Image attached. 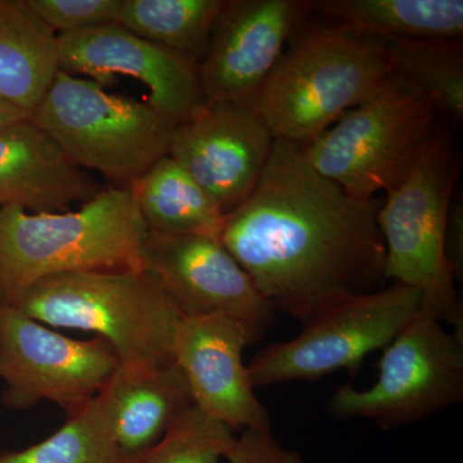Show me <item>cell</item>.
Masks as SVG:
<instances>
[{
  "instance_id": "6da1fadb",
  "label": "cell",
  "mask_w": 463,
  "mask_h": 463,
  "mask_svg": "<svg viewBox=\"0 0 463 463\" xmlns=\"http://www.w3.org/2000/svg\"><path fill=\"white\" fill-rule=\"evenodd\" d=\"M379 200H358L303 149L276 141L248 199L225 215L221 241L274 313L304 323L383 288Z\"/></svg>"
},
{
  "instance_id": "7a4b0ae2",
  "label": "cell",
  "mask_w": 463,
  "mask_h": 463,
  "mask_svg": "<svg viewBox=\"0 0 463 463\" xmlns=\"http://www.w3.org/2000/svg\"><path fill=\"white\" fill-rule=\"evenodd\" d=\"M148 230L129 187L103 188L79 210L0 209V306L17 303L45 277L94 270H141Z\"/></svg>"
},
{
  "instance_id": "3957f363",
  "label": "cell",
  "mask_w": 463,
  "mask_h": 463,
  "mask_svg": "<svg viewBox=\"0 0 463 463\" xmlns=\"http://www.w3.org/2000/svg\"><path fill=\"white\" fill-rule=\"evenodd\" d=\"M14 307L54 328L93 332L124 368L172 364L182 315L145 270L61 273L33 283Z\"/></svg>"
},
{
  "instance_id": "277c9868",
  "label": "cell",
  "mask_w": 463,
  "mask_h": 463,
  "mask_svg": "<svg viewBox=\"0 0 463 463\" xmlns=\"http://www.w3.org/2000/svg\"><path fill=\"white\" fill-rule=\"evenodd\" d=\"M392 74L376 39L318 27L282 54L255 109L274 139L304 147Z\"/></svg>"
},
{
  "instance_id": "5b68a950",
  "label": "cell",
  "mask_w": 463,
  "mask_h": 463,
  "mask_svg": "<svg viewBox=\"0 0 463 463\" xmlns=\"http://www.w3.org/2000/svg\"><path fill=\"white\" fill-rule=\"evenodd\" d=\"M437 106L390 74L364 102L303 149L322 175L358 200L398 187L438 132Z\"/></svg>"
},
{
  "instance_id": "8992f818",
  "label": "cell",
  "mask_w": 463,
  "mask_h": 463,
  "mask_svg": "<svg viewBox=\"0 0 463 463\" xmlns=\"http://www.w3.org/2000/svg\"><path fill=\"white\" fill-rule=\"evenodd\" d=\"M459 174L458 152L438 130L407 178L386 192L379 227L385 245V279L419 289L421 307L462 325L447 258V228Z\"/></svg>"
},
{
  "instance_id": "52a82bcc",
  "label": "cell",
  "mask_w": 463,
  "mask_h": 463,
  "mask_svg": "<svg viewBox=\"0 0 463 463\" xmlns=\"http://www.w3.org/2000/svg\"><path fill=\"white\" fill-rule=\"evenodd\" d=\"M32 120L76 165L129 187L169 151L174 130L147 102L116 96L102 85L58 71Z\"/></svg>"
},
{
  "instance_id": "ba28073f",
  "label": "cell",
  "mask_w": 463,
  "mask_h": 463,
  "mask_svg": "<svg viewBox=\"0 0 463 463\" xmlns=\"http://www.w3.org/2000/svg\"><path fill=\"white\" fill-rule=\"evenodd\" d=\"M462 401V337L444 330L439 317L421 307L385 347L376 383L364 390L340 386L328 401V411L336 419L370 420L383 430H392Z\"/></svg>"
},
{
  "instance_id": "9c48e42d",
  "label": "cell",
  "mask_w": 463,
  "mask_h": 463,
  "mask_svg": "<svg viewBox=\"0 0 463 463\" xmlns=\"http://www.w3.org/2000/svg\"><path fill=\"white\" fill-rule=\"evenodd\" d=\"M419 289L392 283L341 301L304 323L294 339L270 344L248 364L257 390L291 381H316L361 367L368 354L385 349L421 309Z\"/></svg>"
},
{
  "instance_id": "30bf717a",
  "label": "cell",
  "mask_w": 463,
  "mask_h": 463,
  "mask_svg": "<svg viewBox=\"0 0 463 463\" xmlns=\"http://www.w3.org/2000/svg\"><path fill=\"white\" fill-rule=\"evenodd\" d=\"M118 367V356L102 337L71 339L16 307L0 306L2 402L9 410L48 401L71 416L99 395Z\"/></svg>"
},
{
  "instance_id": "8fae6325",
  "label": "cell",
  "mask_w": 463,
  "mask_h": 463,
  "mask_svg": "<svg viewBox=\"0 0 463 463\" xmlns=\"http://www.w3.org/2000/svg\"><path fill=\"white\" fill-rule=\"evenodd\" d=\"M141 264L182 317H232L249 328L255 343L274 325L276 313L215 237L148 231Z\"/></svg>"
},
{
  "instance_id": "7c38bea8",
  "label": "cell",
  "mask_w": 463,
  "mask_h": 463,
  "mask_svg": "<svg viewBox=\"0 0 463 463\" xmlns=\"http://www.w3.org/2000/svg\"><path fill=\"white\" fill-rule=\"evenodd\" d=\"M303 0H224L197 69L207 102L254 106L286 42L312 14Z\"/></svg>"
},
{
  "instance_id": "4fadbf2b",
  "label": "cell",
  "mask_w": 463,
  "mask_h": 463,
  "mask_svg": "<svg viewBox=\"0 0 463 463\" xmlns=\"http://www.w3.org/2000/svg\"><path fill=\"white\" fill-rule=\"evenodd\" d=\"M58 66L103 88L130 76L149 90L147 103L174 125L184 123L206 99L197 63L146 41L118 24L57 35Z\"/></svg>"
},
{
  "instance_id": "5bb4252c",
  "label": "cell",
  "mask_w": 463,
  "mask_h": 463,
  "mask_svg": "<svg viewBox=\"0 0 463 463\" xmlns=\"http://www.w3.org/2000/svg\"><path fill=\"white\" fill-rule=\"evenodd\" d=\"M274 143L254 106L206 100L196 114L174 127L167 156L227 215L254 191Z\"/></svg>"
},
{
  "instance_id": "9a60e30c",
  "label": "cell",
  "mask_w": 463,
  "mask_h": 463,
  "mask_svg": "<svg viewBox=\"0 0 463 463\" xmlns=\"http://www.w3.org/2000/svg\"><path fill=\"white\" fill-rule=\"evenodd\" d=\"M252 343L243 323L223 315L182 317L174 335L173 361L194 405L234 431L272 430L243 362V350Z\"/></svg>"
},
{
  "instance_id": "2e32d148",
  "label": "cell",
  "mask_w": 463,
  "mask_h": 463,
  "mask_svg": "<svg viewBox=\"0 0 463 463\" xmlns=\"http://www.w3.org/2000/svg\"><path fill=\"white\" fill-rule=\"evenodd\" d=\"M103 190L32 118L0 129V209L63 213Z\"/></svg>"
},
{
  "instance_id": "e0dca14e",
  "label": "cell",
  "mask_w": 463,
  "mask_h": 463,
  "mask_svg": "<svg viewBox=\"0 0 463 463\" xmlns=\"http://www.w3.org/2000/svg\"><path fill=\"white\" fill-rule=\"evenodd\" d=\"M97 399L127 463L151 449L194 404L175 364L138 370L118 365Z\"/></svg>"
},
{
  "instance_id": "ac0fdd59",
  "label": "cell",
  "mask_w": 463,
  "mask_h": 463,
  "mask_svg": "<svg viewBox=\"0 0 463 463\" xmlns=\"http://www.w3.org/2000/svg\"><path fill=\"white\" fill-rule=\"evenodd\" d=\"M58 71L56 33L25 0H0V103L32 115Z\"/></svg>"
},
{
  "instance_id": "d6986e66",
  "label": "cell",
  "mask_w": 463,
  "mask_h": 463,
  "mask_svg": "<svg viewBox=\"0 0 463 463\" xmlns=\"http://www.w3.org/2000/svg\"><path fill=\"white\" fill-rule=\"evenodd\" d=\"M330 27L377 39L459 41L462 0H322L312 12Z\"/></svg>"
},
{
  "instance_id": "ffe728a7",
  "label": "cell",
  "mask_w": 463,
  "mask_h": 463,
  "mask_svg": "<svg viewBox=\"0 0 463 463\" xmlns=\"http://www.w3.org/2000/svg\"><path fill=\"white\" fill-rule=\"evenodd\" d=\"M129 188L149 232L221 240L225 221L221 205L167 155Z\"/></svg>"
},
{
  "instance_id": "44dd1931",
  "label": "cell",
  "mask_w": 463,
  "mask_h": 463,
  "mask_svg": "<svg viewBox=\"0 0 463 463\" xmlns=\"http://www.w3.org/2000/svg\"><path fill=\"white\" fill-rule=\"evenodd\" d=\"M224 0H121L118 25L201 62Z\"/></svg>"
},
{
  "instance_id": "7402d4cb",
  "label": "cell",
  "mask_w": 463,
  "mask_h": 463,
  "mask_svg": "<svg viewBox=\"0 0 463 463\" xmlns=\"http://www.w3.org/2000/svg\"><path fill=\"white\" fill-rule=\"evenodd\" d=\"M379 42L392 74L401 76L425 94L439 112L462 120L461 43L438 39H381Z\"/></svg>"
},
{
  "instance_id": "603a6c76",
  "label": "cell",
  "mask_w": 463,
  "mask_h": 463,
  "mask_svg": "<svg viewBox=\"0 0 463 463\" xmlns=\"http://www.w3.org/2000/svg\"><path fill=\"white\" fill-rule=\"evenodd\" d=\"M0 463H127L121 455L99 399L67 417L41 443L0 455Z\"/></svg>"
},
{
  "instance_id": "cb8c5ba5",
  "label": "cell",
  "mask_w": 463,
  "mask_h": 463,
  "mask_svg": "<svg viewBox=\"0 0 463 463\" xmlns=\"http://www.w3.org/2000/svg\"><path fill=\"white\" fill-rule=\"evenodd\" d=\"M236 439L230 426L194 404L160 441L130 463H221Z\"/></svg>"
},
{
  "instance_id": "d4e9b609",
  "label": "cell",
  "mask_w": 463,
  "mask_h": 463,
  "mask_svg": "<svg viewBox=\"0 0 463 463\" xmlns=\"http://www.w3.org/2000/svg\"><path fill=\"white\" fill-rule=\"evenodd\" d=\"M56 35L83 32L118 23L121 0H25Z\"/></svg>"
},
{
  "instance_id": "484cf974",
  "label": "cell",
  "mask_w": 463,
  "mask_h": 463,
  "mask_svg": "<svg viewBox=\"0 0 463 463\" xmlns=\"http://www.w3.org/2000/svg\"><path fill=\"white\" fill-rule=\"evenodd\" d=\"M230 463H306L298 450L283 447L272 430H245L227 457Z\"/></svg>"
},
{
  "instance_id": "4316f807",
  "label": "cell",
  "mask_w": 463,
  "mask_h": 463,
  "mask_svg": "<svg viewBox=\"0 0 463 463\" xmlns=\"http://www.w3.org/2000/svg\"><path fill=\"white\" fill-rule=\"evenodd\" d=\"M462 234H463V207L462 200L457 197L452 201L448 218L447 228V258L455 272L456 279L462 277Z\"/></svg>"
},
{
  "instance_id": "83f0119b",
  "label": "cell",
  "mask_w": 463,
  "mask_h": 463,
  "mask_svg": "<svg viewBox=\"0 0 463 463\" xmlns=\"http://www.w3.org/2000/svg\"><path fill=\"white\" fill-rule=\"evenodd\" d=\"M29 118H32L29 112L14 108V106L5 105V103H0V129L9 124L17 123V121L25 120Z\"/></svg>"
}]
</instances>
